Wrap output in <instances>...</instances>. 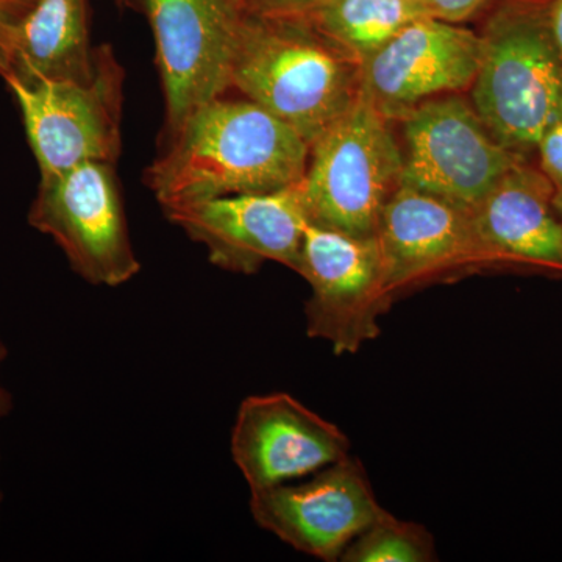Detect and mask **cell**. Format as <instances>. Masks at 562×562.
Wrapping results in <instances>:
<instances>
[{
    "mask_svg": "<svg viewBox=\"0 0 562 562\" xmlns=\"http://www.w3.org/2000/svg\"><path fill=\"white\" fill-rule=\"evenodd\" d=\"M7 358V349L5 346H3V342L0 341V364H2L3 360ZM11 406H13V403H11V395L10 392L5 390V387L0 384V420L3 419V417L9 416V413L11 412Z\"/></svg>",
    "mask_w": 562,
    "mask_h": 562,
    "instance_id": "cell-24",
    "label": "cell"
},
{
    "mask_svg": "<svg viewBox=\"0 0 562 562\" xmlns=\"http://www.w3.org/2000/svg\"><path fill=\"white\" fill-rule=\"evenodd\" d=\"M403 151L390 117L364 95L310 146L299 181L310 225L371 238L382 211L401 188Z\"/></svg>",
    "mask_w": 562,
    "mask_h": 562,
    "instance_id": "cell-4",
    "label": "cell"
},
{
    "mask_svg": "<svg viewBox=\"0 0 562 562\" xmlns=\"http://www.w3.org/2000/svg\"><path fill=\"white\" fill-rule=\"evenodd\" d=\"M361 462L347 457L299 484L250 492L262 530L321 561H341L347 547L382 512Z\"/></svg>",
    "mask_w": 562,
    "mask_h": 562,
    "instance_id": "cell-10",
    "label": "cell"
},
{
    "mask_svg": "<svg viewBox=\"0 0 562 562\" xmlns=\"http://www.w3.org/2000/svg\"><path fill=\"white\" fill-rule=\"evenodd\" d=\"M41 179L83 162L114 165L121 154L124 69L110 46L98 47L90 80H10Z\"/></svg>",
    "mask_w": 562,
    "mask_h": 562,
    "instance_id": "cell-5",
    "label": "cell"
},
{
    "mask_svg": "<svg viewBox=\"0 0 562 562\" xmlns=\"http://www.w3.org/2000/svg\"><path fill=\"white\" fill-rule=\"evenodd\" d=\"M295 272L312 288L305 308L310 338L344 355L357 353L380 335V317L392 301L375 236L358 238L308 224Z\"/></svg>",
    "mask_w": 562,
    "mask_h": 562,
    "instance_id": "cell-9",
    "label": "cell"
},
{
    "mask_svg": "<svg viewBox=\"0 0 562 562\" xmlns=\"http://www.w3.org/2000/svg\"><path fill=\"white\" fill-rule=\"evenodd\" d=\"M431 16L409 0H328L299 21L357 63H364L409 22Z\"/></svg>",
    "mask_w": 562,
    "mask_h": 562,
    "instance_id": "cell-17",
    "label": "cell"
},
{
    "mask_svg": "<svg viewBox=\"0 0 562 562\" xmlns=\"http://www.w3.org/2000/svg\"><path fill=\"white\" fill-rule=\"evenodd\" d=\"M169 138L146 173L162 210L294 187L310 160L301 133L249 99H214Z\"/></svg>",
    "mask_w": 562,
    "mask_h": 562,
    "instance_id": "cell-1",
    "label": "cell"
},
{
    "mask_svg": "<svg viewBox=\"0 0 562 562\" xmlns=\"http://www.w3.org/2000/svg\"><path fill=\"white\" fill-rule=\"evenodd\" d=\"M232 88L286 122L312 146L357 101L361 65L302 22L243 11Z\"/></svg>",
    "mask_w": 562,
    "mask_h": 562,
    "instance_id": "cell-3",
    "label": "cell"
},
{
    "mask_svg": "<svg viewBox=\"0 0 562 562\" xmlns=\"http://www.w3.org/2000/svg\"><path fill=\"white\" fill-rule=\"evenodd\" d=\"M552 31L562 60V0H552Z\"/></svg>",
    "mask_w": 562,
    "mask_h": 562,
    "instance_id": "cell-23",
    "label": "cell"
},
{
    "mask_svg": "<svg viewBox=\"0 0 562 562\" xmlns=\"http://www.w3.org/2000/svg\"><path fill=\"white\" fill-rule=\"evenodd\" d=\"M33 0H0V29L21 16Z\"/></svg>",
    "mask_w": 562,
    "mask_h": 562,
    "instance_id": "cell-22",
    "label": "cell"
},
{
    "mask_svg": "<svg viewBox=\"0 0 562 562\" xmlns=\"http://www.w3.org/2000/svg\"><path fill=\"white\" fill-rule=\"evenodd\" d=\"M88 0H33L0 29V76L22 83L90 80L98 49L90 43Z\"/></svg>",
    "mask_w": 562,
    "mask_h": 562,
    "instance_id": "cell-16",
    "label": "cell"
},
{
    "mask_svg": "<svg viewBox=\"0 0 562 562\" xmlns=\"http://www.w3.org/2000/svg\"><path fill=\"white\" fill-rule=\"evenodd\" d=\"M114 165L90 161L41 179L29 222L50 236L70 268L95 286H121L138 276Z\"/></svg>",
    "mask_w": 562,
    "mask_h": 562,
    "instance_id": "cell-6",
    "label": "cell"
},
{
    "mask_svg": "<svg viewBox=\"0 0 562 562\" xmlns=\"http://www.w3.org/2000/svg\"><path fill=\"white\" fill-rule=\"evenodd\" d=\"M560 121L562 122V91H561V101H560Z\"/></svg>",
    "mask_w": 562,
    "mask_h": 562,
    "instance_id": "cell-29",
    "label": "cell"
},
{
    "mask_svg": "<svg viewBox=\"0 0 562 562\" xmlns=\"http://www.w3.org/2000/svg\"><path fill=\"white\" fill-rule=\"evenodd\" d=\"M402 184L472 213L509 169L528 161L502 146L458 94L414 106L401 120Z\"/></svg>",
    "mask_w": 562,
    "mask_h": 562,
    "instance_id": "cell-7",
    "label": "cell"
},
{
    "mask_svg": "<svg viewBox=\"0 0 562 562\" xmlns=\"http://www.w3.org/2000/svg\"><path fill=\"white\" fill-rule=\"evenodd\" d=\"M471 103L505 149L530 160L560 121L562 60L552 31V0H495L483 14Z\"/></svg>",
    "mask_w": 562,
    "mask_h": 562,
    "instance_id": "cell-2",
    "label": "cell"
},
{
    "mask_svg": "<svg viewBox=\"0 0 562 562\" xmlns=\"http://www.w3.org/2000/svg\"><path fill=\"white\" fill-rule=\"evenodd\" d=\"M117 5L128 7V0H116Z\"/></svg>",
    "mask_w": 562,
    "mask_h": 562,
    "instance_id": "cell-27",
    "label": "cell"
},
{
    "mask_svg": "<svg viewBox=\"0 0 562 562\" xmlns=\"http://www.w3.org/2000/svg\"><path fill=\"white\" fill-rule=\"evenodd\" d=\"M553 206L557 210L558 216L562 221V194H554Z\"/></svg>",
    "mask_w": 562,
    "mask_h": 562,
    "instance_id": "cell-25",
    "label": "cell"
},
{
    "mask_svg": "<svg viewBox=\"0 0 562 562\" xmlns=\"http://www.w3.org/2000/svg\"><path fill=\"white\" fill-rule=\"evenodd\" d=\"M154 31L166 102V132L232 88L243 10L233 0H128Z\"/></svg>",
    "mask_w": 562,
    "mask_h": 562,
    "instance_id": "cell-8",
    "label": "cell"
},
{
    "mask_svg": "<svg viewBox=\"0 0 562 562\" xmlns=\"http://www.w3.org/2000/svg\"><path fill=\"white\" fill-rule=\"evenodd\" d=\"M375 238L391 301L443 273L490 266L472 213L405 184L384 206Z\"/></svg>",
    "mask_w": 562,
    "mask_h": 562,
    "instance_id": "cell-14",
    "label": "cell"
},
{
    "mask_svg": "<svg viewBox=\"0 0 562 562\" xmlns=\"http://www.w3.org/2000/svg\"><path fill=\"white\" fill-rule=\"evenodd\" d=\"M346 432L286 392L250 395L232 430V457L250 492L313 475L350 457Z\"/></svg>",
    "mask_w": 562,
    "mask_h": 562,
    "instance_id": "cell-13",
    "label": "cell"
},
{
    "mask_svg": "<svg viewBox=\"0 0 562 562\" xmlns=\"http://www.w3.org/2000/svg\"><path fill=\"white\" fill-rule=\"evenodd\" d=\"M554 187L530 160L509 169L472 211L473 227L491 265L562 273V221Z\"/></svg>",
    "mask_w": 562,
    "mask_h": 562,
    "instance_id": "cell-15",
    "label": "cell"
},
{
    "mask_svg": "<svg viewBox=\"0 0 562 562\" xmlns=\"http://www.w3.org/2000/svg\"><path fill=\"white\" fill-rule=\"evenodd\" d=\"M409 2L419 3V5L425 7L424 0H409ZM425 9H427V7H425Z\"/></svg>",
    "mask_w": 562,
    "mask_h": 562,
    "instance_id": "cell-28",
    "label": "cell"
},
{
    "mask_svg": "<svg viewBox=\"0 0 562 562\" xmlns=\"http://www.w3.org/2000/svg\"><path fill=\"white\" fill-rule=\"evenodd\" d=\"M233 2H235L236 5L239 7V9L244 10V7H246L247 0H233Z\"/></svg>",
    "mask_w": 562,
    "mask_h": 562,
    "instance_id": "cell-26",
    "label": "cell"
},
{
    "mask_svg": "<svg viewBox=\"0 0 562 562\" xmlns=\"http://www.w3.org/2000/svg\"><path fill=\"white\" fill-rule=\"evenodd\" d=\"M210 261L225 271L251 273L266 261L297 271L308 220L299 183L261 194H236L165 210Z\"/></svg>",
    "mask_w": 562,
    "mask_h": 562,
    "instance_id": "cell-11",
    "label": "cell"
},
{
    "mask_svg": "<svg viewBox=\"0 0 562 562\" xmlns=\"http://www.w3.org/2000/svg\"><path fill=\"white\" fill-rule=\"evenodd\" d=\"M328 0H247L244 13L266 20L301 21Z\"/></svg>",
    "mask_w": 562,
    "mask_h": 562,
    "instance_id": "cell-19",
    "label": "cell"
},
{
    "mask_svg": "<svg viewBox=\"0 0 562 562\" xmlns=\"http://www.w3.org/2000/svg\"><path fill=\"white\" fill-rule=\"evenodd\" d=\"M438 560L435 538L424 525L397 519L382 509L350 542L344 562H431Z\"/></svg>",
    "mask_w": 562,
    "mask_h": 562,
    "instance_id": "cell-18",
    "label": "cell"
},
{
    "mask_svg": "<svg viewBox=\"0 0 562 562\" xmlns=\"http://www.w3.org/2000/svg\"><path fill=\"white\" fill-rule=\"evenodd\" d=\"M480 55L479 33L438 18H419L362 63L361 94L398 121L428 99L469 90Z\"/></svg>",
    "mask_w": 562,
    "mask_h": 562,
    "instance_id": "cell-12",
    "label": "cell"
},
{
    "mask_svg": "<svg viewBox=\"0 0 562 562\" xmlns=\"http://www.w3.org/2000/svg\"><path fill=\"white\" fill-rule=\"evenodd\" d=\"M541 171L552 181L554 194H562V122L550 125L539 139L538 149Z\"/></svg>",
    "mask_w": 562,
    "mask_h": 562,
    "instance_id": "cell-20",
    "label": "cell"
},
{
    "mask_svg": "<svg viewBox=\"0 0 562 562\" xmlns=\"http://www.w3.org/2000/svg\"><path fill=\"white\" fill-rule=\"evenodd\" d=\"M494 2L495 0H424L432 18L453 24L483 16Z\"/></svg>",
    "mask_w": 562,
    "mask_h": 562,
    "instance_id": "cell-21",
    "label": "cell"
}]
</instances>
